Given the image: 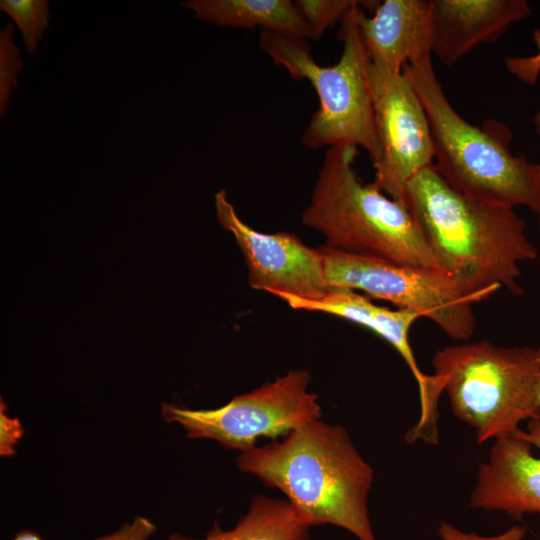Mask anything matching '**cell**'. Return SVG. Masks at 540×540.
I'll use <instances>...</instances> for the list:
<instances>
[{
	"label": "cell",
	"instance_id": "obj_1",
	"mask_svg": "<svg viewBox=\"0 0 540 540\" xmlns=\"http://www.w3.org/2000/svg\"><path fill=\"white\" fill-rule=\"evenodd\" d=\"M236 462L280 490L311 527L330 524L359 540H378L368 510L374 470L343 426L311 421L282 441L239 453Z\"/></svg>",
	"mask_w": 540,
	"mask_h": 540
},
{
	"label": "cell",
	"instance_id": "obj_2",
	"mask_svg": "<svg viewBox=\"0 0 540 540\" xmlns=\"http://www.w3.org/2000/svg\"><path fill=\"white\" fill-rule=\"evenodd\" d=\"M403 205L420 227L440 270L480 289L521 294V262L537 257L515 209L452 188L432 165L407 185Z\"/></svg>",
	"mask_w": 540,
	"mask_h": 540
},
{
	"label": "cell",
	"instance_id": "obj_3",
	"mask_svg": "<svg viewBox=\"0 0 540 540\" xmlns=\"http://www.w3.org/2000/svg\"><path fill=\"white\" fill-rule=\"evenodd\" d=\"M411 82L426 111L434 146L433 166L455 190L486 203L540 213V164L509 150L510 130L467 122L448 101L431 55L407 64Z\"/></svg>",
	"mask_w": 540,
	"mask_h": 540
},
{
	"label": "cell",
	"instance_id": "obj_4",
	"mask_svg": "<svg viewBox=\"0 0 540 540\" xmlns=\"http://www.w3.org/2000/svg\"><path fill=\"white\" fill-rule=\"evenodd\" d=\"M357 153L352 145L327 148L302 222L323 234L328 248L440 270L408 209L360 180L354 168Z\"/></svg>",
	"mask_w": 540,
	"mask_h": 540
},
{
	"label": "cell",
	"instance_id": "obj_5",
	"mask_svg": "<svg viewBox=\"0 0 540 540\" xmlns=\"http://www.w3.org/2000/svg\"><path fill=\"white\" fill-rule=\"evenodd\" d=\"M374 3L362 1L347 11L341 20L342 54L332 66L317 64L304 39L269 30L260 34L262 51L292 78L308 80L318 96L319 108L303 132L302 144L308 149L361 147L373 165L379 159V144L368 78L370 57L359 30L357 9Z\"/></svg>",
	"mask_w": 540,
	"mask_h": 540
},
{
	"label": "cell",
	"instance_id": "obj_6",
	"mask_svg": "<svg viewBox=\"0 0 540 540\" xmlns=\"http://www.w3.org/2000/svg\"><path fill=\"white\" fill-rule=\"evenodd\" d=\"M432 365L454 415L475 431L477 443L540 418L537 349L465 341L436 351Z\"/></svg>",
	"mask_w": 540,
	"mask_h": 540
},
{
	"label": "cell",
	"instance_id": "obj_7",
	"mask_svg": "<svg viewBox=\"0 0 540 540\" xmlns=\"http://www.w3.org/2000/svg\"><path fill=\"white\" fill-rule=\"evenodd\" d=\"M319 249L330 288L359 291L396 308L415 311L460 342L468 341L474 333V304L496 293L471 286L441 270L348 254L326 246Z\"/></svg>",
	"mask_w": 540,
	"mask_h": 540
},
{
	"label": "cell",
	"instance_id": "obj_8",
	"mask_svg": "<svg viewBox=\"0 0 540 540\" xmlns=\"http://www.w3.org/2000/svg\"><path fill=\"white\" fill-rule=\"evenodd\" d=\"M311 375L290 371L258 388L233 397L216 409L162 404L167 422H176L192 439H211L240 453L260 437L275 440L321 418L318 396L309 390Z\"/></svg>",
	"mask_w": 540,
	"mask_h": 540
},
{
	"label": "cell",
	"instance_id": "obj_9",
	"mask_svg": "<svg viewBox=\"0 0 540 540\" xmlns=\"http://www.w3.org/2000/svg\"><path fill=\"white\" fill-rule=\"evenodd\" d=\"M368 78L379 144L372 183L402 203L408 183L434 163L429 121L419 96L403 72H394L370 59Z\"/></svg>",
	"mask_w": 540,
	"mask_h": 540
},
{
	"label": "cell",
	"instance_id": "obj_10",
	"mask_svg": "<svg viewBox=\"0 0 540 540\" xmlns=\"http://www.w3.org/2000/svg\"><path fill=\"white\" fill-rule=\"evenodd\" d=\"M215 207L219 224L233 235L244 256L253 289L304 299H318L331 290L320 249L292 233L255 230L239 217L224 189L215 194Z\"/></svg>",
	"mask_w": 540,
	"mask_h": 540
},
{
	"label": "cell",
	"instance_id": "obj_11",
	"mask_svg": "<svg viewBox=\"0 0 540 540\" xmlns=\"http://www.w3.org/2000/svg\"><path fill=\"white\" fill-rule=\"evenodd\" d=\"M470 506L504 512L514 520L540 513V418L494 440L478 466Z\"/></svg>",
	"mask_w": 540,
	"mask_h": 540
},
{
	"label": "cell",
	"instance_id": "obj_12",
	"mask_svg": "<svg viewBox=\"0 0 540 540\" xmlns=\"http://www.w3.org/2000/svg\"><path fill=\"white\" fill-rule=\"evenodd\" d=\"M292 309L331 314L361 325L387 341L402 357L416 380L420 415L416 427L421 431L435 430L438 422L439 397L443 393L438 378L421 371L409 340L413 323L422 316L408 309H390L373 303L357 291L344 288L331 290L318 299H304L280 294Z\"/></svg>",
	"mask_w": 540,
	"mask_h": 540
},
{
	"label": "cell",
	"instance_id": "obj_13",
	"mask_svg": "<svg viewBox=\"0 0 540 540\" xmlns=\"http://www.w3.org/2000/svg\"><path fill=\"white\" fill-rule=\"evenodd\" d=\"M433 53L452 66L482 43L531 14L526 0H431Z\"/></svg>",
	"mask_w": 540,
	"mask_h": 540
},
{
	"label": "cell",
	"instance_id": "obj_14",
	"mask_svg": "<svg viewBox=\"0 0 540 540\" xmlns=\"http://www.w3.org/2000/svg\"><path fill=\"white\" fill-rule=\"evenodd\" d=\"M357 22L370 59L394 72L431 55V0H385L371 17L359 6Z\"/></svg>",
	"mask_w": 540,
	"mask_h": 540
},
{
	"label": "cell",
	"instance_id": "obj_15",
	"mask_svg": "<svg viewBox=\"0 0 540 540\" xmlns=\"http://www.w3.org/2000/svg\"><path fill=\"white\" fill-rule=\"evenodd\" d=\"M182 5L199 20L231 28L260 27L299 39L313 32L290 0H190Z\"/></svg>",
	"mask_w": 540,
	"mask_h": 540
},
{
	"label": "cell",
	"instance_id": "obj_16",
	"mask_svg": "<svg viewBox=\"0 0 540 540\" xmlns=\"http://www.w3.org/2000/svg\"><path fill=\"white\" fill-rule=\"evenodd\" d=\"M311 528L287 500L258 494L233 528L223 530L215 523L204 538L175 533L168 540H310Z\"/></svg>",
	"mask_w": 540,
	"mask_h": 540
},
{
	"label": "cell",
	"instance_id": "obj_17",
	"mask_svg": "<svg viewBox=\"0 0 540 540\" xmlns=\"http://www.w3.org/2000/svg\"><path fill=\"white\" fill-rule=\"evenodd\" d=\"M0 10L8 14L20 30L25 48L36 53L38 41L48 28L50 19L47 0H1Z\"/></svg>",
	"mask_w": 540,
	"mask_h": 540
},
{
	"label": "cell",
	"instance_id": "obj_18",
	"mask_svg": "<svg viewBox=\"0 0 540 540\" xmlns=\"http://www.w3.org/2000/svg\"><path fill=\"white\" fill-rule=\"evenodd\" d=\"M23 68L20 50L14 43V25L8 23L0 31V115L3 117L17 77Z\"/></svg>",
	"mask_w": 540,
	"mask_h": 540
},
{
	"label": "cell",
	"instance_id": "obj_19",
	"mask_svg": "<svg viewBox=\"0 0 540 540\" xmlns=\"http://www.w3.org/2000/svg\"><path fill=\"white\" fill-rule=\"evenodd\" d=\"M358 0H297L294 1L300 14L310 26L314 39H319L325 30L342 20Z\"/></svg>",
	"mask_w": 540,
	"mask_h": 540
},
{
	"label": "cell",
	"instance_id": "obj_20",
	"mask_svg": "<svg viewBox=\"0 0 540 540\" xmlns=\"http://www.w3.org/2000/svg\"><path fill=\"white\" fill-rule=\"evenodd\" d=\"M536 54L526 57H509L505 59L506 69L517 79L527 85L537 83L540 75V28L532 33Z\"/></svg>",
	"mask_w": 540,
	"mask_h": 540
},
{
	"label": "cell",
	"instance_id": "obj_21",
	"mask_svg": "<svg viewBox=\"0 0 540 540\" xmlns=\"http://www.w3.org/2000/svg\"><path fill=\"white\" fill-rule=\"evenodd\" d=\"M526 532L525 526H513L498 535L483 536L464 532L447 522H441L438 528V535L442 540H523Z\"/></svg>",
	"mask_w": 540,
	"mask_h": 540
},
{
	"label": "cell",
	"instance_id": "obj_22",
	"mask_svg": "<svg viewBox=\"0 0 540 540\" xmlns=\"http://www.w3.org/2000/svg\"><path fill=\"white\" fill-rule=\"evenodd\" d=\"M24 429L20 420L9 417L6 413V405L1 400L0 405V455L11 457L15 454V446L21 439Z\"/></svg>",
	"mask_w": 540,
	"mask_h": 540
},
{
	"label": "cell",
	"instance_id": "obj_23",
	"mask_svg": "<svg viewBox=\"0 0 540 540\" xmlns=\"http://www.w3.org/2000/svg\"><path fill=\"white\" fill-rule=\"evenodd\" d=\"M157 529L149 519L138 516L132 522L124 524L117 531L96 538L95 540H147Z\"/></svg>",
	"mask_w": 540,
	"mask_h": 540
},
{
	"label": "cell",
	"instance_id": "obj_24",
	"mask_svg": "<svg viewBox=\"0 0 540 540\" xmlns=\"http://www.w3.org/2000/svg\"><path fill=\"white\" fill-rule=\"evenodd\" d=\"M12 540H45L36 532L24 530L17 533Z\"/></svg>",
	"mask_w": 540,
	"mask_h": 540
},
{
	"label": "cell",
	"instance_id": "obj_25",
	"mask_svg": "<svg viewBox=\"0 0 540 540\" xmlns=\"http://www.w3.org/2000/svg\"><path fill=\"white\" fill-rule=\"evenodd\" d=\"M537 357H538V371H537V380H536V393H537L538 403L540 405V348L537 349Z\"/></svg>",
	"mask_w": 540,
	"mask_h": 540
},
{
	"label": "cell",
	"instance_id": "obj_26",
	"mask_svg": "<svg viewBox=\"0 0 540 540\" xmlns=\"http://www.w3.org/2000/svg\"><path fill=\"white\" fill-rule=\"evenodd\" d=\"M533 122H534L536 133L540 136V110L535 114ZM538 216H539V226H540V213L538 214Z\"/></svg>",
	"mask_w": 540,
	"mask_h": 540
}]
</instances>
